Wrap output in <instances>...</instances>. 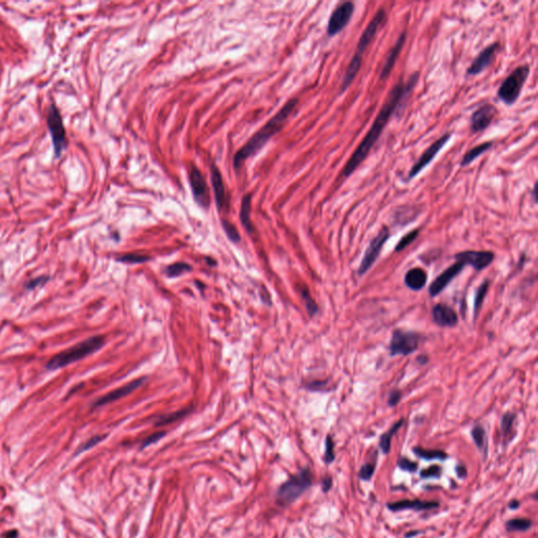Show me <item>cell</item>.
<instances>
[{
	"label": "cell",
	"instance_id": "f35d334b",
	"mask_svg": "<svg viewBox=\"0 0 538 538\" xmlns=\"http://www.w3.org/2000/svg\"><path fill=\"white\" fill-rule=\"evenodd\" d=\"M324 460L326 464H331L336 460L335 454V443L333 438L330 436H327L326 442H325V456Z\"/></svg>",
	"mask_w": 538,
	"mask_h": 538
},
{
	"label": "cell",
	"instance_id": "5b68a950",
	"mask_svg": "<svg viewBox=\"0 0 538 538\" xmlns=\"http://www.w3.org/2000/svg\"><path fill=\"white\" fill-rule=\"evenodd\" d=\"M530 67L528 65H520L503 80L498 88L497 96L505 104L512 105L516 102L520 96L523 84L528 79Z\"/></svg>",
	"mask_w": 538,
	"mask_h": 538
},
{
	"label": "cell",
	"instance_id": "836d02e7",
	"mask_svg": "<svg viewBox=\"0 0 538 538\" xmlns=\"http://www.w3.org/2000/svg\"><path fill=\"white\" fill-rule=\"evenodd\" d=\"M116 260L118 262L125 263V264H141V263H145L147 261H150L151 258L148 256H145V255L133 253V254L122 255V256L118 257Z\"/></svg>",
	"mask_w": 538,
	"mask_h": 538
},
{
	"label": "cell",
	"instance_id": "2e32d148",
	"mask_svg": "<svg viewBox=\"0 0 538 538\" xmlns=\"http://www.w3.org/2000/svg\"><path fill=\"white\" fill-rule=\"evenodd\" d=\"M465 264L461 261H456V263L452 264L450 267H448L446 270H444L440 276L434 279V281L431 283L429 287V293L431 296H436L440 294L447 286L450 284V282L456 278L461 271L465 268Z\"/></svg>",
	"mask_w": 538,
	"mask_h": 538
},
{
	"label": "cell",
	"instance_id": "681fc988",
	"mask_svg": "<svg viewBox=\"0 0 538 538\" xmlns=\"http://www.w3.org/2000/svg\"><path fill=\"white\" fill-rule=\"evenodd\" d=\"M419 533H420V531H410V532H408V533L406 534V538L414 537L415 535H417V534H419Z\"/></svg>",
	"mask_w": 538,
	"mask_h": 538
},
{
	"label": "cell",
	"instance_id": "5bb4252c",
	"mask_svg": "<svg viewBox=\"0 0 538 538\" xmlns=\"http://www.w3.org/2000/svg\"><path fill=\"white\" fill-rule=\"evenodd\" d=\"M146 381H147V377L146 376H142V377H139V379L134 380V381L128 383V384L123 385L120 388L115 389V390H113L110 393H107L105 395L99 397L98 399H96V402L93 404V408L96 409V408L102 407L104 405L111 404L113 402H116V400H118V399H120V398H122L124 396H128L129 394L133 393L136 390V389H138L139 387H141Z\"/></svg>",
	"mask_w": 538,
	"mask_h": 538
},
{
	"label": "cell",
	"instance_id": "7dc6e473",
	"mask_svg": "<svg viewBox=\"0 0 538 538\" xmlns=\"http://www.w3.org/2000/svg\"><path fill=\"white\" fill-rule=\"evenodd\" d=\"M456 474L460 478L467 477V469L464 465H457L456 466Z\"/></svg>",
	"mask_w": 538,
	"mask_h": 538
},
{
	"label": "cell",
	"instance_id": "1f68e13d",
	"mask_svg": "<svg viewBox=\"0 0 538 538\" xmlns=\"http://www.w3.org/2000/svg\"><path fill=\"white\" fill-rule=\"evenodd\" d=\"M189 411H190V409L187 408V409H184V410H179L177 412H174V413H169V414H166V415L160 416L155 421V426H164V425H168V423H171L174 421H177V420L181 419L182 417H184Z\"/></svg>",
	"mask_w": 538,
	"mask_h": 538
},
{
	"label": "cell",
	"instance_id": "ac0fdd59",
	"mask_svg": "<svg viewBox=\"0 0 538 538\" xmlns=\"http://www.w3.org/2000/svg\"><path fill=\"white\" fill-rule=\"evenodd\" d=\"M499 48V44L497 42H494L490 44L489 47L485 48L482 52H480L476 58L473 60L471 65L468 67L467 74L469 76H476L484 72L486 68L494 60L495 54Z\"/></svg>",
	"mask_w": 538,
	"mask_h": 538
},
{
	"label": "cell",
	"instance_id": "c3c4849f",
	"mask_svg": "<svg viewBox=\"0 0 538 538\" xmlns=\"http://www.w3.org/2000/svg\"><path fill=\"white\" fill-rule=\"evenodd\" d=\"M520 507V501L517 499H513L509 502V508L512 510H516Z\"/></svg>",
	"mask_w": 538,
	"mask_h": 538
},
{
	"label": "cell",
	"instance_id": "f546056e",
	"mask_svg": "<svg viewBox=\"0 0 538 538\" xmlns=\"http://www.w3.org/2000/svg\"><path fill=\"white\" fill-rule=\"evenodd\" d=\"M191 270H192V267L190 264H187V263H184V262H178V263H174V264L166 266L164 269V274L168 278H177V277L182 276L183 273L191 271Z\"/></svg>",
	"mask_w": 538,
	"mask_h": 538
},
{
	"label": "cell",
	"instance_id": "3957f363",
	"mask_svg": "<svg viewBox=\"0 0 538 538\" xmlns=\"http://www.w3.org/2000/svg\"><path fill=\"white\" fill-rule=\"evenodd\" d=\"M105 344V339L103 336H95L88 338L82 342L78 343L75 346L67 348L58 354L54 356L45 365L48 370H57L65 367L72 363L82 360L90 354L95 353L101 349Z\"/></svg>",
	"mask_w": 538,
	"mask_h": 538
},
{
	"label": "cell",
	"instance_id": "d6986e66",
	"mask_svg": "<svg viewBox=\"0 0 538 538\" xmlns=\"http://www.w3.org/2000/svg\"><path fill=\"white\" fill-rule=\"evenodd\" d=\"M388 510L392 512H400L405 510H413V511H427L437 509L440 507V503L438 501H431V500H421V499H403L394 502H388L387 503Z\"/></svg>",
	"mask_w": 538,
	"mask_h": 538
},
{
	"label": "cell",
	"instance_id": "60d3db41",
	"mask_svg": "<svg viewBox=\"0 0 538 538\" xmlns=\"http://www.w3.org/2000/svg\"><path fill=\"white\" fill-rule=\"evenodd\" d=\"M166 436V432L164 431H160V432H156L154 434H152V436L147 437L143 442H142V445H141V449H144L146 447H148V446H151L152 444H155L157 442H159L160 440H161L162 438H164Z\"/></svg>",
	"mask_w": 538,
	"mask_h": 538
},
{
	"label": "cell",
	"instance_id": "ee69618b",
	"mask_svg": "<svg viewBox=\"0 0 538 538\" xmlns=\"http://www.w3.org/2000/svg\"><path fill=\"white\" fill-rule=\"evenodd\" d=\"M326 385H327V381H314L306 385V388L309 389V390L318 391V390H324Z\"/></svg>",
	"mask_w": 538,
	"mask_h": 538
},
{
	"label": "cell",
	"instance_id": "d6a6232c",
	"mask_svg": "<svg viewBox=\"0 0 538 538\" xmlns=\"http://www.w3.org/2000/svg\"><path fill=\"white\" fill-rule=\"evenodd\" d=\"M488 288H489V281H484V283L479 286L477 291H476V294H475V300H474V316L476 317L477 314H478V311L480 310V308H482V305L484 303V300H485V296L487 294V291H488Z\"/></svg>",
	"mask_w": 538,
	"mask_h": 538
},
{
	"label": "cell",
	"instance_id": "74e56055",
	"mask_svg": "<svg viewBox=\"0 0 538 538\" xmlns=\"http://www.w3.org/2000/svg\"><path fill=\"white\" fill-rule=\"evenodd\" d=\"M442 472H443V468L441 466L432 465L429 468H426V469H423V470H421L419 473V476L423 479L440 478L442 475Z\"/></svg>",
	"mask_w": 538,
	"mask_h": 538
},
{
	"label": "cell",
	"instance_id": "83f0119b",
	"mask_svg": "<svg viewBox=\"0 0 538 538\" xmlns=\"http://www.w3.org/2000/svg\"><path fill=\"white\" fill-rule=\"evenodd\" d=\"M533 522L528 518H513L506 522L508 532H525L532 528Z\"/></svg>",
	"mask_w": 538,
	"mask_h": 538
},
{
	"label": "cell",
	"instance_id": "7a4b0ae2",
	"mask_svg": "<svg viewBox=\"0 0 538 538\" xmlns=\"http://www.w3.org/2000/svg\"><path fill=\"white\" fill-rule=\"evenodd\" d=\"M297 103H299V100L296 98L290 99L276 115L265 123L264 127L260 129L241 148H240L236 153L233 161V165L236 170L241 168L247 158L259 153L261 148L264 146L274 135L282 130L283 125L291 115V113L294 111Z\"/></svg>",
	"mask_w": 538,
	"mask_h": 538
},
{
	"label": "cell",
	"instance_id": "ab89813d",
	"mask_svg": "<svg viewBox=\"0 0 538 538\" xmlns=\"http://www.w3.org/2000/svg\"><path fill=\"white\" fill-rule=\"evenodd\" d=\"M397 466L400 470L406 471V472H411V473H414L418 469V465L415 462L410 461L409 459H407V457H400V459L397 461Z\"/></svg>",
	"mask_w": 538,
	"mask_h": 538
},
{
	"label": "cell",
	"instance_id": "f6af8a7d",
	"mask_svg": "<svg viewBox=\"0 0 538 538\" xmlns=\"http://www.w3.org/2000/svg\"><path fill=\"white\" fill-rule=\"evenodd\" d=\"M103 439H104V437H95V438H93V439H90V440L83 446V448H82L81 450L83 451V450H86V449H88V448H90V447H93V446H95L96 444H98L99 442H101Z\"/></svg>",
	"mask_w": 538,
	"mask_h": 538
},
{
	"label": "cell",
	"instance_id": "4dcf8cb0",
	"mask_svg": "<svg viewBox=\"0 0 538 538\" xmlns=\"http://www.w3.org/2000/svg\"><path fill=\"white\" fill-rule=\"evenodd\" d=\"M300 292H301V295L303 297L304 300V303H305V306H306V310L309 314V316L312 317L314 316L317 312H318V306L317 304L315 303V301L312 299V296L310 295V292H309L308 288L306 287L305 285H302L300 286Z\"/></svg>",
	"mask_w": 538,
	"mask_h": 538
},
{
	"label": "cell",
	"instance_id": "cb8c5ba5",
	"mask_svg": "<svg viewBox=\"0 0 538 538\" xmlns=\"http://www.w3.org/2000/svg\"><path fill=\"white\" fill-rule=\"evenodd\" d=\"M515 419H516V415L511 412H507L506 414H503L501 421H500V429L503 437V441L505 444H509L514 439V423Z\"/></svg>",
	"mask_w": 538,
	"mask_h": 538
},
{
	"label": "cell",
	"instance_id": "603a6c76",
	"mask_svg": "<svg viewBox=\"0 0 538 538\" xmlns=\"http://www.w3.org/2000/svg\"><path fill=\"white\" fill-rule=\"evenodd\" d=\"M251 198H253L251 193L244 194L241 201V208H240V220H241V223L245 227V230L249 233L254 231V226L250 220Z\"/></svg>",
	"mask_w": 538,
	"mask_h": 538
},
{
	"label": "cell",
	"instance_id": "4fadbf2b",
	"mask_svg": "<svg viewBox=\"0 0 538 538\" xmlns=\"http://www.w3.org/2000/svg\"><path fill=\"white\" fill-rule=\"evenodd\" d=\"M456 261L463 262L465 265H471L476 270L487 268L494 261L495 255L486 250H466L454 256Z\"/></svg>",
	"mask_w": 538,
	"mask_h": 538
},
{
	"label": "cell",
	"instance_id": "9a60e30c",
	"mask_svg": "<svg viewBox=\"0 0 538 538\" xmlns=\"http://www.w3.org/2000/svg\"><path fill=\"white\" fill-rule=\"evenodd\" d=\"M210 180L211 184L214 190V199L217 207H218L219 211L227 210L230 207V196H228L224 180L221 175V171L219 170L218 166L214 163L210 165Z\"/></svg>",
	"mask_w": 538,
	"mask_h": 538
},
{
	"label": "cell",
	"instance_id": "9c48e42d",
	"mask_svg": "<svg viewBox=\"0 0 538 538\" xmlns=\"http://www.w3.org/2000/svg\"><path fill=\"white\" fill-rule=\"evenodd\" d=\"M389 237H390V232H389L388 227L383 226L380 233L373 238L368 248L366 249L364 258L361 262V265L359 268V274L362 276V274L366 273L372 267L374 262L377 260V258H379L381 251L384 247V244L387 242Z\"/></svg>",
	"mask_w": 538,
	"mask_h": 538
},
{
	"label": "cell",
	"instance_id": "52a82bcc",
	"mask_svg": "<svg viewBox=\"0 0 538 538\" xmlns=\"http://www.w3.org/2000/svg\"><path fill=\"white\" fill-rule=\"evenodd\" d=\"M420 336L414 331L406 330H394L392 334L389 351L390 356H409V354L416 351L419 345Z\"/></svg>",
	"mask_w": 538,
	"mask_h": 538
},
{
	"label": "cell",
	"instance_id": "7402d4cb",
	"mask_svg": "<svg viewBox=\"0 0 538 538\" xmlns=\"http://www.w3.org/2000/svg\"><path fill=\"white\" fill-rule=\"evenodd\" d=\"M427 283V273L421 268H412L407 271L405 276V284L407 287L417 291L425 287Z\"/></svg>",
	"mask_w": 538,
	"mask_h": 538
},
{
	"label": "cell",
	"instance_id": "484cf974",
	"mask_svg": "<svg viewBox=\"0 0 538 538\" xmlns=\"http://www.w3.org/2000/svg\"><path fill=\"white\" fill-rule=\"evenodd\" d=\"M472 439L476 445L477 449L482 452L485 456H487V450H488V441H487V433L485 428L482 425H475L472 428L471 431Z\"/></svg>",
	"mask_w": 538,
	"mask_h": 538
},
{
	"label": "cell",
	"instance_id": "d590c367",
	"mask_svg": "<svg viewBox=\"0 0 538 538\" xmlns=\"http://www.w3.org/2000/svg\"><path fill=\"white\" fill-rule=\"evenodd\" d=\"M418 235H419V231L418 230H414V231L408 233L407 235H405L402 239L399 240V242L397 243V245L395 247V251H397V253H398V251H402L405 248H407L418 237Z\"/></svg>",
	"mask_w": 538,
	"mask_h": 538
},
{
	"label": "cell",
	"instance_id": "8fae6325",
	"mask_svg": "<svg viewBox=\"0 0 538 538\" xmlns=\"http://www.w3.org/2000/svg\"><path fill=\"white\" fill-rule=\"evenodd\" d=\"M385 17H386V13H385V11L383 9L379 10L375 13V15L373 16L372 20L369 22V25L367 26V28L365 29L364 33L362 34V36L360 37L359 43L357 45L356 54H354V56L352 57L351 60L362 62L363 55H364L366 49L368 48V45L371 43V41L375 37L376 32H377V30H379L380 26L383 24V21L385 20Z\"/></svg>",
	"mask_w": 538,
	"mask_h": 538
},
{
	"label": "cell",
	"instance_id": "b9f144b4",
	"mask_svg": "<svg viewBox=\"0 0 538 538\" xmlns=\"http://www.w3.org/2000/svg\"><path fill=\"white\" fill-rule=\"evenodd\" d=\"M400 398H402V392H400L399 390L390 391L388 394V405L390 407L396 406L399 403Z\"/></svg>",
	"mask_w": 538,
	"mask_h": 538
},
{
	"label": "cell",
	"instance_id": "8d00e7d4",
	"mask_svg": "<svg viewBox=\"0 0 538 538\" xmlns=\"http://www.w3.org/2000/svg\"><path fill=\"white\" fill-rule=\"evenodd\" d=\"M375 468H376L375 462L363 465L359 471V478L361 480H364V482H369L374 474Z\"/></svg>",
	"mask_w": 538,
	"mask_h": 538
},
{
	"label": "cell",
	"instance_id": "ba28073f",
	"mask_svg": "<svg viewBox=\"0 0 538 538\" xmlns=\"http://www.w3.org/2000/svg\"><path fill=\"white\" fill-rule=\"evenodd\" d=\"M188 181L194 201L202 208L207 209L210 205L209 188L200 169L194 165L188 169Z\"/></svg>",
	"mask_w": 538,
	"mask_h": 538
},
{
	"label": "cell",
	"instance_id": "277c9868",
	"mask_svg": "<svg viewBox=\"0 0 538 538\" xmlns=\"http://www.w3.org/2000/svg\"><path fill=\"white\" fill-rule=\"evenodd\" d=\"M312 485V474L308 468L290 476L277 492V501L281 506H288L299 498Z\"/></svg>",
	"mask_w": 538,
	"mask_h": 538
},
{
	"label": "cell",
	"instance_id": "e0dca14e",
	"mask_svg": "<svg viewBox=\"0 0 538 538\" xmlns=\"http://www.w3.org/2000/svg\"><path fill=\"white\" fill-rule=\"evenodd\" d=\"M497 114V109L486 103L479 106L471 116V130L473 133L483 132L490 127L492 121L494 120Z\"/></svg>",
	"mask_w": 538,
	"mask_h": 538
},
{
	"label": "cell",
	"instance_id": "d4e9b609",
	"mask_svg": "<svg viewBox=\"0 0 538 538\" xmlns=\"http://www.w3.org/2000/svg\"><path fill=\"white\" fill-rule=\"evenodd\" d=\"M491 147H492V142H484L482 144L476 145L475 147L471 148L470 151H468L465 154V156L462 159L461 165L462 166H467L469 164H471L476 158H478L479 156H482L483 154L488 152V150H490Z\"/></svg>",
	"mask_w": 538,
	"mask_h": 538
},
{
	"label": "cell",
	"instance_id": "44dd1931",
	"mask_svg": "<svg viewBox=\"0 0 538 538\" xmlns=\"http://www.w3.org/2000/svg\"><path fill=\"white\" fill-rule=\"evenodd\" d=\"M405 41H406V33L404 32V33L400 34L397 41L395 42V44L393 45L392 49L389 51V53L387 55V58H386L385 64L383 66V70H382V73H381V76H380L381 80L386 79L389 75H390V73L392 72L394 64H395V61L397 59L398 55L400 54V51H402V49L404 47Z\"/></svg>",
	"mask_w": 538,
	"mask_h": 538
},
{
	"label": "cell",
	"instance_id": "6da1fadb",
	"mask_svg": "<svg viewBox=\"0 0 538 538\" xmlns=\"http://www.w3.org/2000/svg\"><path fill=\"white\" fill-rule=\"evenodd\" d=\"M418 80V73L412 75L407 83L399 82L392 87L389 93L384 105L382 106L379 115L376 116L370 130L366 134L365 138L362 140L357 150L351 155L348 162L343 169V175L345 178H348L352 173L357 170V168L364 162V160L369 155L371 148L375 145L376 141L379 140L382 132L384 131L386 124L390 120L391 116L395 113L397 107L402 104L403 100L411 93Z\"/></svg>",
	"mask_w": 538,
	"mask_h": 538
},
{
	"label": "cell",
	"instance_id": "7bdbcfd3",
	"mask_svg": "<svg viewBox=\"0 0 538 538\" xmlns=\"http://www.w3.org/2000/svg\"><path fill=\"white\" fill-rule=\"evenodd\" d=\"M48 280H49V277H38L36 279L31 280L27 285V288L28 289H35L36 287H38V286L47 283Z\"/></svg>",
	"mask_w": 538,
	"mask_h": 538
},
{
	"label": "cell",
	"instance_id": "ffe728a7",
	"mask_svg": "<svg viewBox=\"0 0 538 538\" xmlns=\"http://www.w3.org/2000/svg\"><path fill=\"white\" fill-rule=\"evenodd\" d=\"M433 322L441 327H453L459 322L456 312L445 304H438L432 309Z\"/></svg>",
	"mask_w": 538,
	"mask_h": 538
},
{
	"label": "cell",
	"instance_id": "8992f818",
	"mask_svg": "<svg viewBox=\"0 0 538 538\" xmlns=\"http://www.w3.org/2000/svg\"><path fill=\"white\" fill-rule=\"evenodd\" d=\"M47 122L52 137L55 157L60 158L63 151L67 147V138L61 113L54 103L49 109Z\"/></svg>",
	"mask_w": 538,
	"mask_h": 538
},
{
	"label": "cell",
	"instance_id": "4316f807",
	"mask_svg": "<svg viewBox=\"0 0 538 538\" xmlns=\"http://www.w3.org/2000/svg\"><path fill=\"white\" fill-rule=\"evenodd\" d=\"M404 423V419H399L398 421H396L394 425L389 429L387 432H385L383 436L381 437L380 439V448L381 450L383 451L384 454H389V452H390V449H391V440L393 438L394 434L400 429V427L403 426Z\"/></svg>",
	"mask_w": 538,
	"mask_h": 538
},
{
	"label": "cell",
	"instance_id": "e575fe53",
	"mask_svg": "<svg viewBox=\"0 0 538 538\" xmlns=\"http://www.w3.org/2000/svg\"><path fill=\"white\" fill-rule=\"evenodd\" d=\"M222 226H223L225 234L227 235L228 239H230L232 242L239 243L240 241H241V236H240L237 227L233 223H231L228 220L222 219Z\"/></svg>",
	"mask_w": 538,
	"mask_h": 538
},
{
	"label": "cell",
	"instance_id": "7c38bea8",
	"mask_svg": "<svg viewBox=\"0 0 538 538\" xmlns=\"http://www.w3.org/2000/svg\"><path fill=\"white\" fill-rule=\"evenodd\" d=\"M451 138V134L447 133L443 135L440 139H438L436 142H433L427 150L422 153V155L419 157V159L416 161V163L411 167L409 174H408V180L413 179L416 177L420 171L425 168L428 164L432 162V160L436 158V156L440 153L442 148L447 144V142Z\"/></svg>",
	"mask_w": 538,
	"mask_h": 538
},
{
	"label": "cell",
	"instance_id": "30bf717a",
	"mask_svg": "<svg viewBox=\"0 0 538 538\" xmlns=\"http://www.w3.org/2000/svg\"><path fill=\"white\" fill-rule=\"evenodd\" d=\"M353 12H354V5L351 2L343 3L340 6H338L333 12V14H331L329 21H328V26H327L328 36L334 37L344 30L350 22Z\"/></svg>",
	"mask_w": 538,
	"mask_h": 538
},
{
	"label": "cell",
	"instance_id": "f907efd6",
	"mask_svg": "<svg viewBox=\"0 0 538 538\" xmlns=\"http://www.w3.org/2000/svg\"><path fill=\"white\" fill-rule=\"evenodd\" d=\"M417 362H419L420 364H426L428 362V358L426 356H421V357H418L417 358Z\"/></svg>",
	"mask_w": 538,
	"mask_h": 538
},
{
	"label": "cell",
	"instance_id": "f1b7e54d",
	"mask_svg": "<svg viewBox=\"0 0 538 538\" xmlns=\"http://www.w3.org/2000/svg\"><path fill=\"white\" fill-rule=\"evenodd\" d=\"M413 452L417 457H420V459L426 460V461H433V460L445 461L448 456L447 453H445L442 450H428V449H422L420 447L413 448Z\"/></svg>",
	"mask_w": 538,
	"mask_h": 538
},
{
	"label": "cell",
	"instance_id": "bcb514c9",
	"mask_svg": "<svg viewBox=\"0 0 538 538\" xmlns=\"http://www.w3.org/2000/svg\"><path fill=\"white\" fill-rule=\"evenodd\" d=\"M331 487H333V478H331L330 476H327L323 479V482H322L323 491L328 492L331 489Z\"/></svg>",
	"mask_w": 538,
	"mask_h": 538
}]
</instances>
